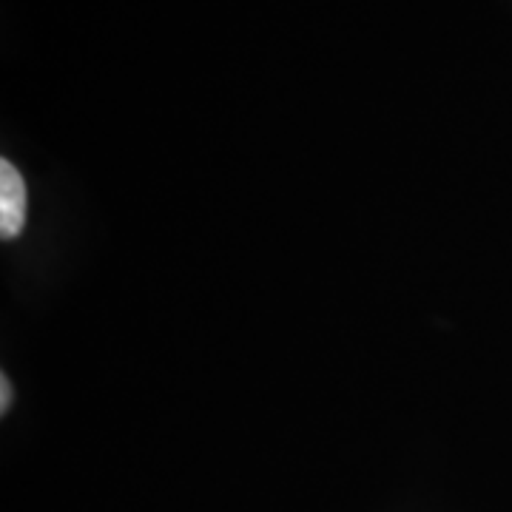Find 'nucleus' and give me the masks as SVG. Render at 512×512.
Wrapping results in <instances>:
<instances>
[{"label":"nucleus","instance_id":"1","mask_svg":"<svg viewBox=\"0 0 512 512\" xmlns=\"http://www.w3.org/2000/svg\"><path fill=\"white\" fill-rule=\"evenodd\" d=\"M23 222H26V185L20 180L18 168L3 160L0 163V237H18Z\"/></svg>","mask_w":512,"mask_h":512},{"label":"nucleus","instance_id":"2","mask_svg":"<svg viewBox=\"0 0 512 512\" xmlns=\"http://www.w3.org/2000/svg\"><path fill=\"white\" fill-rule=\"evenodd\" d=\"M0 390H3V393H0V396H3V402H0V410L6 413V410H9V399H12V384H9V379H6V376L0 379Z\"/></svg>","mask_w":512,"mask_h":512}]
</instances>
